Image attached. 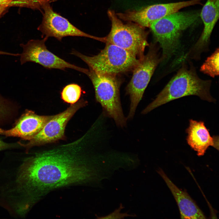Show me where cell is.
<instances>
[{"label":"cell","mask_w":219,"mask_h":219,"mask_svg":"<svg viewBox=\"0 0 219 219\" xmlns=\"http://www.w3.org/2000/svg\"><path fill=\"white\" fill-rule=\"evenodd\" d=\"M159 57L156 47L151 46L147 54L139 59L134 67L131 78L126 89L130 101L127 119H131L134 116L144 91L161 61V58Z\"/></svg>","instance_id":"cell-7"},{"label":"cell","mask_w":219,"mask_h":219,"mask_svg":"<svg viewBox=\"0 0 219 219\" xmlns=\"http://www.w3.org/2000/svg\"><path fill=\"white\" fill-rule=\"evenodd\" d=\"M107 14L111 27L106 37L105 43L124 49L138 59L142 58L145 48L149 45L147 40L148 33L144 27L135 23H123L113 10H109Z\"/></svg>","instance_id":"cell-5"},{"label":"cell","mask_w":219,"mask_h":219,"mask_svg":"<svg viewBox=\"0 0 219 219\" xmlns=\"http://www.w3.org/2000/svg\"><path fill=\"white\" fill-rule=\"evenodd\" d=\"M203 0H189L177 2L156 4L138 10H128L116 13L120 19L133 22L144 27H149L153 22L165 16L179 11L184 8L201 5Z\"/></svg>","instance_id":"cell-8"},{"label":"cell","mask_w":219,"mask_h":219,"mask_svg":"<svg viewBox=\"0 0 219 219\" xmlns=\"http://www.w3.org/2000/svg\"><path fill=\"white\" fill-rule=\"evenodd\" d=\"M157 172L163 179L173 195L177 203L182 218H206L202 211L186 192L179 189L162 169H159Z\"/></svg>","instance_id":"cell-15"},{"label":"cell","mask_w":219,"mask_h":219,"mask_svg":"<svg viewBox=\"0 0 219 219\" xmlns=\"http://www.w3.org/2000/svg\"><path fill=\"white\" fill-rule=\"evenodd\" d=\"M5 112V109L0 99V115L3 114Z\"/></svg>","instance_id":"cell-23"},{"label":"cell","mask_w":219,"mask_h":219,"mask_svg":"<svg viewBox=\"0 0 219 219\" xmlns=\"http://www.w3.org/2000/svg\"><path fill=\"white\" fill-rule=\"evenodd\" d=\"M7 7H8L6 6H0V16L6 10Z\"/></svg>","instance_id":"cell-24"},{"label":"cell","mask_w":219,"mask_h":219,"mask_svg":"<svg viewBox=\"0 0 219 219\" xmlns=\"http://www.w3.org/2000/svg\"><path fill=\"white\" fill-rule=\"evenodd\" d=\"M52 116L38 115L32 111H27L12 128L5 130L0 127V134L29 140L39 132Z\"/></svg>","instance_id":"cell-12"},{"label":"cell","mask_w":219,"mask_h":219,"mask_svg":"<svg viewBox=\"0 0 219 219\" xmlns=\"http://www.w3.org/2000/svg\"><path fill=\"white\" fill-rule=\"evenodd\" d=\"M200 17L197 12L178 11L151 23L149 27L162 48L161 60L163 63L177 52L182 32L197 22Z\"/></svg>","instance_id":"cell-3"},{"label":"cell","mask_w":219,"mask_h":219,"mask_svg":"<svg viewBox=\"0 0 219 219\" xmlns=\"http://www.w3.org/2000/svg\"><path fill=\"white\" fill-rule=\"evenodd\" d=\"M86 75L94 86L96 100L106 114L114 120L118 126L125 127L127 119L120 101V82L116 75L99 74L90 69Z\"/></svg>","instance_id":"cell-6"},{"label":"cell","mask_w":219,"mask_h":219,"mask_svg":"<svg viewBox=\"0 0 219 219\" xmlns=\"http://www.w3.org/2000/svg\"><path fill=\"white\" fill-rule=\"evenodd\" d=\"M219 16V0H207L200 13V17L204 25L203 30L198 40L186 56L190 55L193 57H197L202 52L209 42Z\"/></svg>","instance_id":"cell-13"},{"label":"cell","mask_w":219,"mask_h":219,"mask_svg":"<svg viewBox=\"0 0 219 219\" xmlns=\"http://www.w3.org/2000/svg\"><path fill=\"white\" fill-rule=\"evenodd\" d=\"M106 43L104 48L95 56H87L75 50L71 54L85 62L90 70L99 74L116 75L133 68L138 63L139 59L127 50Z\"/></svg>","instance_id":"cell-4"},{"label":"cell","mask_w":219,"mask_h":219,"mask_svg":"<svg viewBox=\"0 0 219 219\" xmlns=\"http://www.w3.org/2000/svg\"><path fill=\"white\" fill-rule=\"evenodd\" d=\"M211 80H204L197 75L193 66L183 63L155 99L141 112L145 114L172 100L184 96L195 95L209 102H215L210 89Z\"/></svg>","instance_id":"cell-2"},{"label":"cell","mask_w":219,"mask_h":219,"mask_svg":"<svg viewBox=\"0 0 219 219\" xmlns=\"http://www.w3.org/2000/svg\"><path fill=\"white\" fill-rule=\"evenodd\" d=\"M43 0H16L17 6L40 9Z\"/></svg>","instance_id":"cell-18"},{"label":"cell","mask_w":219,"mask_h":219,"mask_svg":"<svg viewBox=\"0 0 219 219\" xmlns=\"http://www.w3.org/2000/svg\"><path fill=\"white\" fill-rule=\"evenodd\" d=\"M186 132L187 143L198 156L203 155L210 146L218 150V137H211L203 121L190 120Z\"/></svg>","instance_id":"cell-14"},{"label":"cell","mask_w":219,"mask_h":219,"mask_svg":"<svg viewBox=\"0 0 219 219\" xmlns=\"http://www.w3.org/2000/svg\"><path fill=\"white\" fill-rule=\"evenodd\" d=\"M48 39L46 37L41 40H31L26 44H21L23 48L20 55L21 64L28 61L38 63L48 69L65 70L70 68L87 74L89 69L82 68L70 64L48 50L45 44Z\"/></svg>","instance_id":"cell-10"},{"label":"cell","mask_w":219,"mask_h":219,"mask_svg":"<svg viewBox=\"0 0 219 219\" xmlns=\"http://www.w3.org/2000/svg\"><path fill=\"white\" fill-rule=\"evenodd\" d=\"M82 89L78 85L71 84L66 86L61 92V97L65 102L71 104L76 103L80 97Z\"/></svg>","instance_id":"cell-17"},{"label":"cell","mask_w":219,"mask_h":219,"mask_svg":"<svg viewBox=\"0 0 219 219\" xmlns=\"http://www.w3.org/2000/svg\"><path fill=\"white\" fill-rule=\"evenodd\" d=\"M1 54L11 55L14 56H20L21 55V54H12L0 50V55Z\"/></svg>","instance_id":"cell-22"},{"label":"cell","mask_w":219,"mask_h":219,"mask_svg":"<svg viewBox=\"0 0 219 219\" xmlns=\"http://www.w3.org/2000/svg\"><path fill=\"white\" fill-rule=\"evenodd\" d=\"M80 101L72 104L62 112L53 116L41 130L25 144L19 143L26 149L32 146L53 142L63 136L66 126L70 119L83 105Z\"/></svg>","instance_id":"cell-11"},{"label":"cell","mask_w":219,"mask_h":219,"mask_svg":"<svg viewBox=\"0 0 219 219\" xmlns=\"http://www.w3.org/2000/svg\"><path fill=\"white\" fill-rule=\"evenodd\" d=\"M82 150L77 141L27 158L16 179L20 192L34 203L52 190L90 181L93 170Z\"/></svg>","instance_id":"cell-1"},{"label":"cell","mask_w":219,"mask_h":219,"mask_svg":"<svg viewBox=\"0 0 219 219\" xmlns=\"http://www.w3.org/2000/svg\"><path fill=\"white\" fill-rule=\"evenodd\" d=\"M200 71L214 78L219 75V49L208 57L200 68Z\"/></svg>","instance_id":"cell-16"},{"label":"cell","mask_w":219,"mask_h":219,"mask_svg":"<svg viewBox=\"0 0 219 219\" xmlns=\"http://www.w3.org/2000/svg\"><path fill=\"white\" fill-rule=\"evenodd\" d=\"M49 0H44L41 5L43 10V20L38 29L45 37L55 38L59 41L67 36L86 37L105 42V37L93 36L81 31L74 26L66 18L54 12Z\"/></svg>","instance_id":"cell-9"},{"label":"cell","mask_w":219,"mask_h":219,"mask_svg":"<svg viewBox=\"0 0 219 219\" xmlns=\"http://www.w3.org/2000/svg\"><path fill=\"white\" fill-rule=\"evenodd\" d=\"M122 204H121L120 207L116 209L114 211L106 216L101 217L99 219H123L125 217L130 216L134 217V215L129 214L127 213H120V211L123 208Z\"/></svg>","instance_id":"cell-19"},{"label":"cell","mask_w":219,"mask_h":219,"mask_svg":"<svg viewBox=\"0 0 219 219\" xmlns=\"http://www.w3.org/2000/svg\"><path fill=\"white\" fill-rule=\"evenodd\" d=\"M17 6L16 0H0V6Z\"/></svg>","instance_id":"cell-20"},{"label":"cell","mask_w":219,"mask_h":219,"mask_svg":"<svg viewBox=\"0 0 219 219\" xmlns=\"http://www.w3.org/2000/svg\"><path fill=\"white\" fill-rule=\"evenodd\" d=\"M15 144L5 143L0 139V151L5 149L12 148L16 146Z\"/></svg>","instance_id":"cell-21"}]
</instances>
